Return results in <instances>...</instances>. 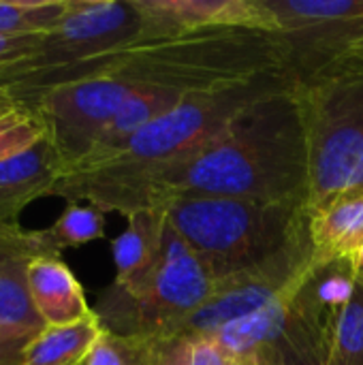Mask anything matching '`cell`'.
<instances>
[{"instance_id":"1","label":"cell","mask_w":363,"mask_h":365,"mask_svg":"<svg viewBox=\"0 0 363 365\" xmlns=\"http://www.w3.org/2000/svg\"><path fill=\"white\" fill-rule=\"evenodd\" d=\"M310 154L295 79L246 107L220 135L173 160L66 169L49 197L124 218L180 197L308 203Z\"/></svg>"},{"instance_id":"2","label":"cell","mask_w":363,"mask_h":365,"mask_svg":"<svg viewBox=\"0 0 363 365\" xmlns=\"http://www.w3.org/2000/svg\"><path fill=\"white\" fill-rule=\"evenodd\" d=\"M163 210L169 227L203 259L216 282L267 267L312 244L304 201L180 197Z\"/></svg>"},{"instance_id":"3","label":"cell","mask_w":363,"mask_h":365,"mask_svg":"<svg viewBox=\"0 0 363 365\" xmlns=\"http://www.w3.org/2000/svg\"><path fill=\"white\" fill-rule=\"evenodd\" d=\"M160 36L137 0H71L28 56L0 66V98L30 109L47 90L98 73L109 53Z\"/></svg>"},{"instance_id":"4","label":"cell","mask_w":363,"mask_h":365,"mask_svg":"<svg viewBox=\"0 0 363 365\" xmlns=\"http://www.w3.org/2000/svg\"><path fill=\"white\" fill-rule=\"evenodd\" d=\"M355 263L315 265L265 308L229 323L216 342L257 365H325L334 314L355 289Z\"/></svg>"},{"instance_id":"5","label":"cell","mask_w":363,"mask_h":365,"mask_svg":"<svg viewBox=\"0 0 363 365\" xmlns=\"http://www.w3.org/2000/svg\"><path fill=\"white\" fill-rule=\"evenodd\" d=\"M308 154V210L319 214L336 201L363 195V51H349L295 79Z\"/></svg>"},{"instance_id":"6","label":"cell","mask_w":363,"mask_h":365,"mask_svg":"<svg viewBox=\"0 0 363 365\" xmlns=\"http://www.w3.org/2000/svg\"><path fill=\"white\" fill-rule=\"evenodd\" d=\"M214 291L216 278L203 259L167 227L163 255L152 272L128 289L111 287L96 314L113 334L163 338L197 312Z\"/></svg>"},{"instance_id":"7","label":"cell","mask_w":363,"mask_h":365,"mask_svg":"<svg viewBox=\"0 0 363 365\" xmlns=\"http://www.w3.org/2000/svg\"><path fill=\"white\" fill-rule=\"evenodd\" d=\"M293 79L295 77L291 73H267L240 83L188 94L169 113L137 130L111 158L103 163L148 165L190 154L220 135L246 107Z\"/></svg>"},{"instance_id":"8","label":"cell","mask_w":363,"mask_h":365,"mask_svg":"<svg viewBox=\"0 0 363 365\" xmlns=\"http://www.w3.org/2000/svg\"><path fill=\"white\" fill-rule=\"evenodd\" d=\"M133 94V86L122 75L105 68L47 90L30 109L41 118L47 137L71 169L83 160L96 137Z\"/></svg>"},{"instance_id":"9","label":"cell","mask_w":363,"mask_h":365,"mask_svg":"<svg viewBox=\"0 0 363 365\" xmlns=\"http://www.w3.org/2000/svg\"><path fill=\"white\" fill-rule=\"evenodd\" d=\"M295 79L342 58L363 41V0H265Z\"/></svg>"},{"instance_id":"10","label":"cell","mask_w":363,"mask_h":365,"mask_svg":"<svg viewBox=\"0 0 363 365\" xmlns=\"http://www.w3.org/2000/svg\"><path fill=\"white\" fill-rule=\"evenodd\" d=\"M171 34L214 28H240L278 34L265 0H139Z\"/></svg>"},{"instance_id":"11","label":"cell","mask_w":363,"mask_h":365,"mask_svg":"<svg viewBox=\"0 0 363 365\" xmlns=\"http://www.w3.org/2000/svg\"><path fill=\"white\" fill-rule=\"evenodd\" d=\"M66 163L45 135L19 154L0 160V227L17 225L24 207L41 197H49Z\"/></svg>"},{"instance_id":"12","label":"cell","mask_w":363,"mask_h":365,"mask_svg":"<svg viewBox=\"0 0 363 365\" xmlns=\"http://www.w3.org/2000/svg\"><path fill=\"white\" fill-rule=\"evenodd\" d=\"M28 287L34 308L47 327L79 323L94 314L83 289L60 257H39L28 263Z\"/></svg>"},{"instance_id":"13","label":"cell","mask_w":363,"mask_h":365,"mask_svg":"<svg viewBox=\"0 0 363 365\" xmlns=\"http://www.w3.org/2000/svg\"><path fill=\"white\" fill-rule=\"evenodd\" d=\"M126 229L113 240L116 282L118 289H128L145 278L158 263L167 235L165 210H141L126 216Z\"/></svg>"},{"instance_id":"14","label":"cell","mask_w":363,"mask_h":365,"mask_svg":"<svg viewBox=\"0 0 363 365\" xmlns=\"http://www.w3.org/2000/svg\"><path fill=\"white\" fill-rule=\"evenodd\" d=\"M310 240L315 265L355 263L363 248V195L336 201L319 214H310Z\"/></svg>"},{"instance_id":"15","label":"cell","mask_w":363,"mask_h":365,"mask_svg":"<svg viewBox=\"0 0 363 365\" xmlns=\"http://www.w3.org/2000/svg\"><path fill=\"white\" fill-rule=\"evenodd\" d=\"M105 334L101 317L62 327H45L30 344L24 365H86L96 342Z\"/></svg>"},{"instance_id":"16","label":"cell","mask_w":363,"mask_h":365,"mask_svg":"<svg viewBox=\"0 0 363 365\" xmlns=\"http://www.w3.org/2000/svg\"><path fill=\"white\" fill-rule=\"evenodd\" d=\"M28 263L24 257L0 252V327L39 336L47 325L30 295Z\"/></svg>"},{"instance_id":"17","label":"cell","mask_w":363,"mask_h":365,"mask_svg":"<svg viewBox=\"0 0 363 365\" xmlns=\"http://www.w3.org/2000/svg\"><path fill=\"white\" fill-rule=\"evenodd\" d=\"M325 365H363V280L359 276L351 297L334 314Z\"/></svg>"},{"instance_id":"18","label":"cell","mask_w":363,"mask_h":365,"mask_svg":"<svg viewBox=\"0 0 363 365\" xmlns=\"http://www.w3.org/2000/svg\"><path fill=\"white\" fill-rule=\"evenodd\" d=\"M71 0H28L0 2L2 34H45L53 30L66 15Z\"/></svg>"},{"instance_id":"19","label":"cell","mask_w":363,"mask_h":365,"mask_svg":"<svg viewBox=\"0 0 363 365\" xmlns=\"http://www.w3.org/2000/svg\"><path fill=\"white\" fill-rule=\"evenodd\" d=\"M156 365H229L231 355L210 336H173L154 340Z\"/></svg>"},{"instance_id":"20","label":"cell","mask_w":363,"mask_h":365,"mask_svg":"<svg viewBox=\"0 0 363 365\" xmlns=\"http://www.w3.org/2000/svg\"><path fill=\"white\" fill-rule=\"evenodd\" d=\"M86 365H156V346L152 338L120 336L105 329Z\"/></svg>"},{"instance_id":"21","label":"cell","mask_w":363,"mask_h":365,"mask_svg":"<svg viewBox=\"0 0 363 365\" xmlns=\"http://www.w3.org/2000/svg\"><path fill=\"white\" fill-rule=\"evenodd\" d=\"M45 135V124L32 109L15 107L0 118V160L19 154Z\"/></svg>"},{"instance_id":"22","label":"cell","mask_w":363,"mask_h":365,"mask_svg":"<svg viewBox=\"0 0 363 365\" xmlns=\"http://www.w3.org/2000/svg\"><path fill=\"white\" fill-rule=\"evenodd\" d=\"M34 338L36 336L0 327V365H24Z\"/></svg>"},{"instance_id":"23","label":"cell","mask_w":363,"mask_h":365,"mask_svg":"<svg viewBox=\"0 0 363 365\" xmlns=\"http://www.w3.org/2000/svg\"><path fill=\"white\" fill-rule=\"evenodd\" d=\"M43 34H2L0 32V66L28 56Z\"/></svg>"},{"instance_id":"24","label":"cell","mask_w":363,"mask_h":365,"mask_svg":"<svg viewBox=\"0 0 363 365\" xmlns=\"http://www.w3.org/2000/svg\"><path fill=\"white\" fill-rule=\"evenodd\" d=\"M17 105H13V103H9V101H4V98H0V118L2 115H6L9 111H13Z\"/></svg>"},{"instance_id":"25","label":"cell","mask_w":363,"mask_h":365,"mask_svg":"<svg viewBox=\"0 0 363 365\" xmlns=\"http://www.w3.org/2000/svg\"><path fill=\"white\" fill-rule=\"evenodd\" d=\"M229 365H257L250 357H231Z\"/></svg>"},{"instance_id":"26","label":"cell","mask_w":363,"mask_h":365,"mask_svg":"<svg viewBox=\"0 0 363 365\" xmlns=\"http://www.w3.org/2000/svg\"><path fill=\"white\" fill-rule=\"evenodd\" d=\"M355 272H357V276L363 280V248L362 252L357 255V259H355Z\"/></svg>"},{"instance_id":"27","label":"cell","mask_w":363,"mask_h":365,"mask_svg":"<svg viewBox=\"0 0 363 365\" xmlns=\"http://www.w3.org/2000/svg\"><path fill=\"white\" fill-rule=\"evenodd\" d=\"M353 49H355V51H363V41H359V43H355V45H353V47H351L349 51H353ZM349 51H347V53H349Z\"/></svg>"}]
</instances>
